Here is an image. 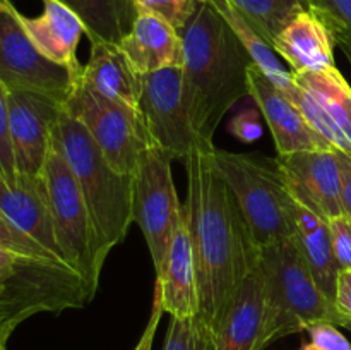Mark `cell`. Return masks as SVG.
Listing matches in <instances>:
<instances>
[{
  "instance_id": "cell-14",
  "label": "cell",
  "mask_w": 351,
  "mask_h": 350,
  "mask_svg": "<svg viewBox=\"0 0 351 350\" xmlns=\"http://www.w3.org/2000/svg\"><path fill=\"white\" fill-rule=\"evenodd\" d=\"M290 194L324 220L346 215L341 201V175L335 150L298 151L276 156Z\"/></svg>"
},
{
  "instance_id": "cell-36",
  "label": "cell",
  "mask_w": 351,
  "mask_h": 350,
  "mask_svg": "<svg viewBox=\"0 0 351 350\" xmlns=\"http://www.w3.org/2000/svg\"><path fill=\"white\" fill-rule=\"evenodd\" d=\"M163 305H161L160 297L154 294L153 299V309H151V316H149V321H147L146 328H144L143 335H141L139 342L137 345L134 347V350H151L153 349V342H154V336H156L158 331V326H160L161 321V316H163Z\"/></svg>"
},
{
  "instance_id": "cell-38",
  "label": "cell",
  "mask_w": 351,
  "mask_h": 350,
  "mask_svg": "<svg viewBox=\"0 0 351 350\" xmlns=\"http://www.w3.org/2000/svg\"><path fill=\"white\" fill-rule=\"evenodd\" d=\"M339 165V175H341V201L346 216L351 220V158L348 154L336 151Z\"/></svg>"
},
{
  "instance_id": "cell-32",
  "label": "cell",
  "mask_w": 351,
  "mask_h": 350,
  "mask_svg": "<svg viewBox=\"0 0 351 350\" xmlns=\"http://www.w3.org/2000/svg\"><path fill=\"white\" fill-rule=\"evenodd\" d=\"M308 350H351L350 340L332 323H314L305 329Z\"/></svg>"
},
{
  "instance_id": "cell-4",
  "label": "cell",
  "mask_w": 351,
  "mask_h": 350,
  "mask_svg": "<svg viewBox=\"0 0 351 350\" xmlns=\"http://www.w3.org/2000/svg\"><path fill=\"white\" fill-rule=\"evenodd\" d=\"M264 288V349L314 323L345 326L335 302L319 288L295 237L266 246L259 253Z\"/></svg>"
},
{
  "instance_id": "cell-10",
  "label": "cell",
  "mask_w": 351,
  "mask_h": 350,
  "mask_svg": "<svg viewBox=\"0 0 351 350\" xmlns=\"http://www.w3.org/2000/svg\"><path fill=\"white\" fill-rule=\"evenodd\" d=\"M79 75L45 57L24 30L21 12L0 0V82L7 91H29L67 102Z\"/></svg>"
},
{
  "instance_id": "cell-16",
  "label": "cell",
  "mask_w": 351,
  "mask_h": 350,
  "mask_svg": "<svg viewBox=\"0 0 351 350\" xmlns=\"http://www.w3.org/2000/svg\"><path fill=\"white\" fill-rule=\"evenodd\" d=\"M154 294L170 318H197V266L185 208L171 233L161 270L156 273Z\"/></svg>"
},
{
  "instance_id": "cell-3",
  "label": "cell",
  "mask_w": 351,
  "mask_h": 350,
  "mask_svg": "<svg viewBox=\"0 0 351 350\" xmlns=\"http://www.w3.org/2000/svg\"><path fill=\"white\" fill-rule=\"evenodd\" d=\"M53 141L84 196L103 266L134 223V175L119 174L82 124L65 108L55 126Z\"/></svg>"
},
{
  "instance_id": "cell-41",
  "label": "cell",
  "mask_w": 351,
  "mask_h": 350,
  "mask_svg": "<svg viewBox=\"0 0 351 350\" xmlns=\"http://www.w3.org/2000/svg\"><path fill=\"white\" fill-rule=\"evenodd\" d=\"M297 350H308V347H307V343H305L304 347H302V349H297Z\"/></svg>"
},
{
  "instance_id": "cell-39",
  "label": "cell",
  "mask_w": 351,
  "mask_h": 350,
  "mask_svg": "<svg viewBox=\"0 0 351 350\" xmlns=\"http://www.w3.org/2000/svg\"><path fill=\"white\" fill-rule=\"evenodd\" d=\"M338 47L341 48V51H343V54H345L346 60H348V64H350V67H351V40L339 41Z\"/></svg>"
},
{
  "instance_id": "cell-37",
  "label": "cell",
  "mask_w": 351,
  "mask_h": 350,
  "mask_svg": "<svg viewBox=\"0 0 351 350\" xmlns=\"http://www.w3.org/2000/svg\"><path fill=\"white\" fill-rule=\"evenodd\" d=\"M27 316L24 312L17 311V309L7 307V305L0 304V347L7 345L10 335L16 331L17 326L24 323Z\"/></svg>"
},
{
  "instance_id": "cell-7",
  "label": "cell",
  "mask_w": 351,
  "mask_h": 350,
  "mask_svg": "<svg viewBox=\"0 0 351 350\" xmlns=\"http://www.w3.org/2000/svg\"><path fill=\"white\" fill-rule=\"evenodd\" d=\"M41 178L47 189L55 239L62 261L81 275L93 294H96L103 266L98 261L95 229L84 196L55 141L51 143Z\"/></svg>"
},
{
  "instance_id": "cell-22",
  "label": "cell",
  "mask_w": 351,
  "mask_h": 350,
  "mask_svg": "<svg viewBox=\"0 0 351 350\" xmlns=\"http://www.w3.org/2000/svg\"><path fill=\"white\" fill-rule=\"evenodd\" d=\"M89 60L82 65L81 79L98 95L139 112L143 75L134 69L119 45L89 41ZM141 113V112H139Z\"/></svg>"
},
{
  "instance_id": "cell-33",
  "label": "cell",
  "mask_w": 351,
  "mask_h": 350,
  "mask_svg": "<svg viewBox=\"0 0 351 350\" xmlns=\"http://www.w3.org/2000/svg\"><path fill=\"white\" fill-rule=\"evenodd\" d=\"M332 253L339 270H351V220L346 215L328 220Z\"/></svg>"
},
{
  "instance_id": "cell-18",
  "label": "cell",
  "mask_w": 351,
  "mask_h": 350,
  "mask_svg": "<svg viewBox=\"0 0 351 350\" xmlns=\"http://www.w3.org/2000/svg\"><path fill=\"white\" fill-rule=\"evenodd\" d=\"M336 40L328 24L311 9L298 12L281 30L273 50L290 65V72H324L336 67Z\"/></svg>"
},
{
  "instance_id": "cell-30",
  "label": "cell",
  "mask_w": 351,
  "mask_h": 350,
  "mask_svg": "<svg viewBox=\"0 0 351 350\" xmlns=\"http://www.w3.org/2000/svg\"><path fill=\"white\" fill-rule=\"evenodd\" d=\"M0 247L14 250V253L26 254V256L51 257V259H57L53 254L48 253V250L45 249L43 246H40L36 240H33L29 235H26L23 230L17 229V226L14 225L10 220H7L2 213H0Z\"/></svg>"
},
{
  "instance_id": "cell-11",
  "label": "cell",
  "mask_w": 351,
  "mask_h": 350,
  "mask_svg": "<svg viewBox=\"0 0 351 350\" xmlns=\"http://www.w3.org/2000/svg\"><path fill=\"white\" fill-rule=\"evenodd\" d=\"M139 112L149 144L185 160L195 143L185 95L184 69L171 67L143 75Z\"/></svg>"
},
{
  "instance_id": "cell-34",
  "label": "cell",
  "mask_w": 351,
  "mask_h": 350,
  "mask_svg": "<svg viewBox=\"0 0 351 350\" xmlns=\"http://www.w3.org/2000/svg\"><path fill=\"white\" fill-rule=\"evenodd\" d=\"M259 108H242L239 113L230 120L228 130L233 137H237L242 143H254V141L263 137V124H261Z\"/></svg>"
},
{
  "instance_id": "cell-8",
  "label": "cell",
  "mask_w": 351,
  "mask_h": 350,
  "mask_svg": "<svg viewBox=\"0 0 351 350\" xmlns=\"http://www.w3.org/2000/svg\"><path fill=\"white\" fill-rule=\"evenodd\" d=\"M64 108L82 124L119 174H136L141 154L149 146L146 126L139 112L98 95L82 81L81 75Z\"/></svg>"
},
{
  "instance_id": "cell-27",
  "label": "cell",
  "mask_w": 351,
  "mask_h": 350,
  "mask_svg": "<svg viewBox=\"0 0 351 350\" xmlns=\"http://www.w3.org/2000/svg\"><path fill=\"white\" fill-rule=\"evenodd\" d=\"M209 329L197 318H170L163 350H208Z\"/></svg>"
},
{
  "instance_id": "cell-12",
  "label": "cell",
  "mask_w": 351,
  "mask_h": 350,
  "mask_svg": "<svg viewBox=\"0 0 351 350\" xmlns=\"http://www.w3.org/2000/svg\"><path fill=\"white\" fill-rule=\"evenodd\" d=\"M298 84L293 98L307 122L335 151L351 158V86L338 67L324 72H291Z\"/></svg>"
},
{
  "instance_id": "cell-35",
  "label": "cell",
  "mask_w": 351,
  "mask_h": 350,
  "mask_svg": "<svg viewBox=\"0 0 351 350\" xmlns=\"http://www.w3.org/2000/svg\"><path fill=\"white\" fill-rule=\"evenodd\" d=\"M335 305L345 321L351 323V270H339L336 280Z\"/></svg>"
},
{
  "instance_id": "cell-29",
  "label": "cell",
  "mask_w": 351,
  "mask_h": 350,
  "mask_svg": "<svg viewBox=\"0 0 351 350\" xmlns=\"http://www.w3.org/2000/svg\"><path fill=\"white\" fill-rule=\"evenodd\" d=\"M307 9L314 10L331 30L336 45L351 40V0H305Z\"/></svg>"
},
{
  "instance_id": "cell-28",
  "label": "cell",
  "mask_w": 351,
  "mask_h": 350,
  "mask_svg": "<svg viewBox=\"0 0 351 350\" xmlns=\"http://www.w3.org/2000/svg\"><path fill=\"white\" fill-rule=\"evenodd\" d=\"M201 0H134L137 14H153L182 31L197 10Z\"/></svg>"
},
{
  "instance_id": "cell-19",
  "label": "cell",
  "mask_w": 351,
  "mask_h": 350,
  "mask_svg": "<svg viewBox=\"0 0 351 350\" xmlns=\"http://www.w3.org/2000/svg\"><path fill=\"white\" fill-rule=\"evenodd\" d=\"M264 288L259 266L247 277L209 336L208 350H266L263 345Z\"/></svg>"
},
{
  "instance_id": "cell-6",
  "label": "cell",
  "mask_w": 351,
  "mask_h": 350,
  "mask_svg": "<svg viewBox=\"0 0 351 350\" xmlns=\"http://www.w3.org/2000/svg\"><path fill=\"white\" fill-rule=\"evenodd\" d=\"M95 294L64 261L34 257L0 247V304L24 312L58 314L84 307Z\"/></svg>"
},
{
  "instance_id": "cell-5",
  "label": "cell",
  "mask_w": 351,
  "mask_h": 350,
  "mask_svg": "<svg viewBox=\"0 0 351 350\" xmlns=\"http://www.w3.org/2000/svg\"><path fill=\"white\" fill-rule=\"evenodd\" d=\"M213 163L228 184L259 249L295 237V201L276 160L213 148Z\"/></svg>"
},
{
  "instance_id": "cell-23",
  "label": "cell",
  "mask_w": 351,
  "mask_h": 350,
  "mask_svg": "<svg viewBox=\"0 0 351 350\" xmlns=\"http://www.w3.org/2000/svg\"><path fill=\"white\" fill-rule=\"evenodd\" d=\"M295 201V239H297L300 253L314 277L315 283L322 292L335 302L336 280H338L339 266L332 253L331 233H329L328 220L308 206Z\"/></svg>"
},
{
  "instance_id": "cell-24",
  "label": "cell",
  "mask_w": 351,
  "mask_h": 350,
  "mask_svg": "<svg viewBox=\"0 0 351 350\" xmlns=\"http://www.w3.org/2000/svg\"><path fill=\"white\" fill-rule=\"evenodd\" d=\"M216 9V12L228 23L233 33L237 34L245 50L249 51L254 65L261 69L264 75L276 86L278 89L285 93L288 98L293 102L295 96L298 95V84L291 78V72L283 67V64L278 58L276 51L273 50L269 43L256 31V27L239 12L232 0H206Z\"/></svg>"
},
{
  "instance_id": "cell-26",
  "label": "cell",
  "mask_w": 351,
  "mask_h": 350,
  "mask_svg": "<svg viewBox=\"0 0 351 350\" xmlns=\"http://www.w3.org/2000/svg\"><path fill=\"white\" fill-rule=\"evenodd\" d=\"M232 3L271 47L281 30L307 9L305 0H232Z\"/></svg>"
},
{
  "instance_id": "cell-13",
  "label": "cell",
  "mask_w": 351,
  "mask_h": 350,
  "mask_svg": "<svg viewBox=\"0 0 351 350\" xmlns=\"http://www.w3.org/2000/svg\"><path fill=\"white\" fill-rule=\"evenodd\" d=\"M9 130L17 174L40 177L64 103L29 91H7Z\"/></svg>"
},
{
  "instance_id": "cell-20",
  "label": "cell",
  "mask_w": 351,
  "mask_h": 350,
  "mask_svg": "<svg viewBox=\"0 0 351 350\" xmlns=\"http://www.w3.org/2000/svg\"><path fill=\"white\" fill-rule=\"evenodd\" d=\"M119 47L141 75L184 65L180 31L153 14H137Z\"/></svg>"
},
{
  "instance_id": "cell-40",
  "label": "cell",
  "mask_w": 351,
  "mask_h": 350,
  "mask_svg": "<svg viewBox=\"0 0 351 350\" xmlns=\"http://www.w3.org/2000/svg\"><path fill=\"white\" fill-rule=\"evenodd\" d=\"M343 328H346V329H348V331H351V323H346V325L343 326Z\"/></svg>"
},
{
  "instance_id": "cell-1",
  "label": "cell",
  "mask_w": 351,
  "mask_h": 350,
  "mask_svg": "<svg viewBox=\"0 0 351 350\" xmlns=\"http://www.w3.org/2000/svg\"><path fill=\"white\" fill-rule=\"evenodd\" d=\"M215 143L195 137L185 158L184 202L197 266V319L215 331L243 281L259 266V246L242 209L213 163Z\"/></svg>"
},
{
  "instance_id": "cell-21",
  "label": "cell",
  "mask_w": 351,
  "mask_h": 350,
  "mask_svg": "<svg viewBox=\"0 0 351 350\" xmlns=\"http://www.w3.org/2000/svg\"><path fill=\"white\" fill-rule=\"evenodd\" d=\"M43 12L36 17L21 14L24 30L38 50L58 65H64L74 75H81L82 65L77 58V47L84 24L69 7L58 0H41Z\"/></svg>"
},
{
  "instance_id": "cell-31",
  "label": "cell",
  "mask_w": 351,
  "mask_h": 350,
  "mask_svg": "<svg viewBox=\"0 0 351 350\" xmlns=\"http://www.w3.org/2000/svg\"><path fill=\"white\" fill-rule=\"evenodd\" d=\"M0 172L9 180H17L16 161H14L12 143L9 130V105H7V89L0 82Z\"/></svg>"
},
{
  "instance_id": "cell-17",
  "label": "cell",
  "mask_w": 351,
  "mask_h": 350,
  "mask_svg": "<svg viewBox=\"0 0 351 350\" xmlns=\"http://www.w3.org/2000/svg\"><path fill=\"white\" fill-rule=\"evenodd\" d=\"M0 213L62 261L41 175L19 174L17 180H9L0 172Z\"/></svg>"
},
{
  "instance_id": "cell-9",
  "label": "cell",
  "mask_w": 351,
  "mask_h": 350,
  "mask_svg": "<svg viewBox=\"0 0 351 350\" xmlns=\"http://www.w3.org/2000/svg\"><path fill=\"white\" fill-rule=\"evenodd\" d=\"M173 160L171 153L149 144L134 174V222L146 239L156 273L184 209L173 184Z\"/></svg>"
},
{
  "instance_id": "cell-42",
  "label": "cell",
  "mask_w": 351,
  "mask_h": 350,
  "mask_svg": "<svg viewBox=\"0 0 351 350\" xmlns=\"http://www.w3.org/2000/svg\"><path fill=\"white\" fill-rule=\"evenodd\" d=\"M0 350H7V345H2V347H0Z\"/></svg>"
},
{
  "instance_id": "cell-25",
  "label": "cell",
  "mask_w": 351,
  "mask_h": 350,
  "mask_svg": "<svg viewBox=\"0 0 351 350\" xmlns=\"http://www.w3.org/2000/svg\"><path fill=\"white\" fill-rule=\"evenodd\" d=\"M81 19L89 41L115 43L125 36L137 17L134 0H58Z\"/></svg>"
},
{
  "instance_id": "cell-15",
  "label": "cell",
  "mask_w": 351,
  "mask_h": 350,
  "mask_svg": "<svg viewBox=\"0 0 351 350\" xmlns=\"http://www.w3.org/2000/svg\"><path fill=\"white\" fill-rule=\"evenodd\" d=\"M249 96H252L269 127L278 156L298 151L332 150L331 144L307 122L300 108L254 64L249 67Z\"/></svg>"
},
{
  "instance_id": "cell-2",
  "label": "cell",
  "mask_w": 351,
  "mask_h": 350,
  "mask_svg": "<svg viewBox=\"0 0 351 350\" xmlns=\"http://www.w3.org/2000/svg\"><path fill=\"white\" fill-rule=\"evenodd\" d=\"M184 82L195 137L213 143L226 113L249 95V51L215 7L201 0L180 31Z\"/></svg>"
}]
</instances>
